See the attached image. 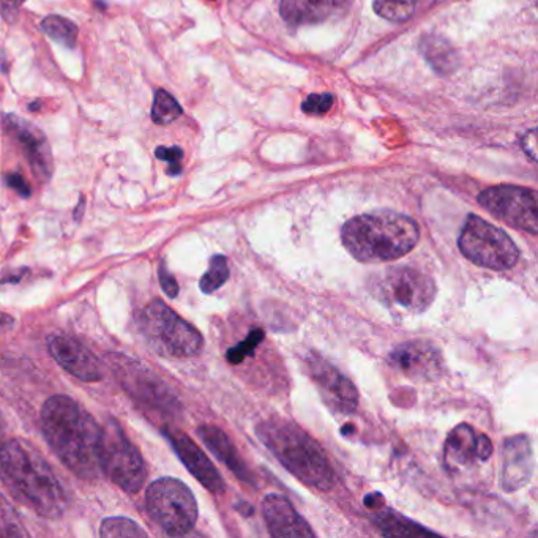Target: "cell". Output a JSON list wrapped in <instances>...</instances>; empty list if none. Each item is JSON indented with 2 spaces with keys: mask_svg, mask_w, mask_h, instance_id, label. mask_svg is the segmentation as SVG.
I'll list each match as a JSON object with an SVG mask.
<instances>
[{
  "mask_svg": "<svg viewBox=\"0 0 538 538\" xmlns=\"http://www.w3.org/2000/svg\"><path fill=\"white\" fill-rule=\"evenodd\" d=\"M42 431L62 463L81 479H97L100 468L101 428L73 398L56 395L42 409Z\"/></svg>",
  "mask_w": 538,
  "mask_h": 538,
  "instance_id": "1",
  "label": "cell"
},
{
  "mask_svg": "<svg viewBox=\"0 0 538 538\" xmlns=\"http://www.w3.org/2000/svg\"><path fill=\"white\" fill-rule=\"evenodd\" d=\"M0 479L19 504L43 518L57 520L67 510V496L53 469L23 439L0 445Z\"/></svg>",
  "mask_w": 538,
  "mask_h": 538,
  "instance_id": "2",
  "label": "cell"
},
{
  "mask_svg": "<svg viewBox=\"0 0 538 538\" xmlns=\"http://www.w3.org/2000/svg\"><path fill=\"white\" fill-rule=\"evenodd\" d=\"M419 226L397 212L365 213L344 223L341 240L352 258L360 262L395 261L419 243Z\"/></svg>",
  "mask_w": 538,
  "mask_h": 538,
  "instance_id": "3",
  "label": "cell"
},
{
  "mask_svg": "<svg viewBox=\"0 0 538 538\" xmlns=\"http://www.w3.org/2000/svg\"><path fill=\"white\" fill-rule=\"evenodd\" d=\"M259 441L303 485L329 491L335 486V471L321 445L297 423L272 417L256 428Z\"/></svg>",
  "mask_w": 538,
  "mask_h": 538,
  "instance_id": "4",
  "label": "cell"
},
{
  "mask_svg": "<svg viewBox=\"0 0 538 538\" xmlns=\"http://www.w3.org/2000/svg\"><path fill=\"white\" fill-rule=\"evenodd\" d=\"M139 326L149 348L161 357L190 359L201 354L204 348L199 330L161 300L150 302L142 310Z\"/></svg>",
  "mask_w": 538,
  "mask_h": 538,
  "instance_id": "5",
  "label": "cell"
},
{
  "mask_svg": "<svg viewBox=\"0 0 538 538\" xmlns=\"http://www.w3.org/2000/svg\"><path fill=\"white\" fill-rule=\"evenodd\" d=\"M106 360L114 378L128 393V397L141 406L142 411L161 417L176 415L180 411V403L174 393L146 365L122 354H109Z\"/></svg>",
  "mask_w": 538,
  "mask_h": 538,
  "instance_id": "6",
  "label": "cell"
},
{
  "mask_svg": "<svg viewBox=\"0 0 538 538\" xmlns=\"http://www.w3.org/2000/svg\"><path fill=\"white\" fill-rule=\"evenodd\" d=\"M146 507L150 518L171 537H184L198 521V504L184 482L171 477L155 480L147 488Z\"/></svg>",
  "mask_w": 538,
  "mask_h": 538,
  "instance_id": "7",
  "label": "cell"
},
{
  "mask_svg": "<svg viewBox=\"0 0 538 538\" xmlns=\"http://www.w3.org/2000/svg\"><path fill=\"white\" fill-rule=\"evenodd\" d=\"M461 255L475 266L504 272L516 266L520 250L507 232L479 215H469L458 239Z\"/></svg>",
  "mask_w": 538,
  "mask_h": 538,
  "instance_id": "8",
  "label": "cell"
},
{
  "mask_svg": "<svg viewBox=\"0 0 538 538\" xmlns=\"http://www.w3.org/2000/svg\"><path fill=\"white\" fill-rule=\"evenodd\" d=\"M100 468L125 493L135 494L147 479V464L117 420L101 430Z\"/></svg>",
  "mask_w": 538,
  "mask_h": 538,
  "instance_id": "9",
  "label": "cell"
},
{
  "mask_svg": "<svg viewBox=\"0 0 538 538\" xmlns=\"http://www.w3.org/2000/svg\"><path fill=\"white\" fill-rule=\"evenodd\" d=\"M373 296L392 310L423 313L436 297L433 278L412 267H390L373 278Z\"/></svg>",
  "mask_w": 538,
  "mask_h": 538,
  "instance_id": "10",
  "label": "cell"
},
{
  "mask_svg": "<svg viewBox=\"0 0 538 538\" xmlns=\"http://www.w3.org/2000/svg\"><path fill=\"white\" fill-rule=\"evenodd\" d=\"M480 206L504 221L505 225L520 231L538 234L537 193L515 185H497L486 188L479 196Z\"/></svg>",
  "mask_w": 538,
  "mask_h": 538,
  "instance_id": "11",
  "label": "cell"
},
{
  "mask_svg": "<svg viewBox=\"0 0 538 538\" xmlns=\"http://www.w3.org/2000/svg\"><path fill=\"white\" fill-rule=\"evenodd\" d=\"M2 127L13 142L23 149L35 179L48 182L53 176L54 161L45 133L37 125L16 114H5L2 117Z\"/></svg>",
  "mask_w": 538,
  "mask_h": 538,
  "instance_id": "12",
  "label": "cell"
},
{
  "mask_svg": "<svg viewBox=\"0 0 538 538\" xmlns=\"http://www.w3.org/2000/svg\"><path fill=\"white\" fill-rule=\"evenodd\" d=\"M308 373L321 392L327 406L340 414H352L359 406V392L351 379L327 360L310 355L307 359Z\"/></svg>",
  "mask_w": 538,
  "mask_h": 538,
  "instance_id": "13",
  "label": "cell"
},
{
  "mask_svg": "<svg viewBox=\"0 0 538 538\" xmlns=\"http://www.w3.org/2000/svg\"><path fill=\"white\" fill-rule=\"evenodd\" d=\"M390 365L414 381H438L444 373L441 351L428 341H408L393 349Z\"/></svg>",
  "mask_w": 538,
  "mask_h": 538,
  "instance_id": "14",
  "label": "cell"
},
{
  "mask_svg": "<svg viewBox=\"0 0 538 538\" xmlns=\"http://www.w3.org/2000/svg\"><path fill=\"white\" fill-rule=\"evenodd\" d=\"M48 349L53 359L73 378L87 384L103 379L100 360L75 338L51 335L48 338Z\"/></svg>",
  "mask_w": 538,
  "mask_h": 538,
  "instance_id": "15",
  "label": "cell"
},
{
  "mask_svg": "<svg viewBox=\"0 0 538 538\" xmlns=\"http://www.w3.org/2000/svg\"><path fill=\"white\" fill-rule=\"evenodd\" d=\"M165 434L185 468L206 490L215 494L225 491V482L221 479L220 472L188 434L179 430H171V428H166Z\"/></svg>",
  "mask_w": 538,
  "mask_h": 538,
  "instance_id": "16",
  "label": "cell"
},
{
  "mask_svg": "<svg viewBox=\"0 0 538 538\" xmlns=\"http://www.w3.org/2000/svg\"><path fill=\"white\" fill-rule=\"evenodd\" d=\"M535 460L531 441L527 436L509 438L502 453L501 486L507 493L520 490L534 475Z\"/></svg>",
  "mask_w": 538,
  "mask_h": 538,
  "instance_id": "17",
  "label": "cell"
},
{
  "mask_svg": "<svg viewBox=\"0 0 538 538\" xmlns=\"http://www.w3.org/2000/svg\"><path fill=\"white\" fill-rule=\"evenodd\" d=\"M262 515L270 534L277 538L314 537L310 524L292 507L291 502L280 494H269L262 501Z\"/></svg>",
  "mask_w": 538,
  "mask_h": 538,
  "instance_id": "18",
  "label": "cell"
},
{
  "mask_svg": "<svg viewBox=\"0 0 538 538\" xmlns=\"http://www.w3.org/2000/svg\"><path fill=\"white\" fill-rule=\"evenodd\" d=\"M348 10V0H281V18L291 26H310L338 18Z\"/></svg>",
  "mask_w": 538,
  "mask_h": 538,
  "instance_id": "19",
  "label": "cell"
},
{
  "mask_svg": "<svg viewBox=\"0 0 538 538\" xmlns=\"http://www.w3.org/2000/svg\"><path fill=\"white\" fill-rule=\"evenodd\" d=\"M199 438L206 444L207 449L217 456L221 463L226 464V468L236 474L243 482L251 483L255 485V477L251 474L245 461L242 460V456L237 452L236 445L232 444L231 439L228 438V434L225 431H221L220 428L213 425L199 426L198 431Z\"/></svg>",
  "mask_w": 538,
  "mask_h": 538,
  "instance_id": "20",
  "label": "cell"
},
{
  "mask_svg": "<svg viewBox=\"0 0 538 538\" xmlns=\"http://www.w3.org/2000/svg\"><path fill=\"white\" fill-rule=\"evenodd\" d=\"M445 464L452 471L463 468L468 464L479 461V452H477V436L471 426L458 425L453 428L449 434V439L445 442Z\"/></svg>",
  "mask_w": 538,
  "mask_h": 538,
  "instance_id": "21",
  "label": "cell"
},
{
  "mask_svg": "<svg viewBox=\"0 0 538 538\" xmlns=\"http://www.w3.org/2000/svg\"><path fill=\"white\" fill-rule=\"evenodd\" d=\"M374 521L378 524L382 534L387 537H423V535H434L433 531H428L420 524L414 523L401 513L392 509H382L374 515Z\"/></svg>",
  "mask_w": 538,
  "mask_h": 538,
  "instance_id": "22",
  "label": "cell"
},
{
  "mask_svg": "<svg viewBox=\"0 0 538 538\" xmlns=\"http://www.w3.org/2000/svg\"><path fill=\"white\" fill-rule=\"evenodd\" d=\"M422 53L433 65L434 70L442 75H449L458 68V56L449 43L438 37H426L422 40Z\"/></svg>",
  "mask_w": 538,
  "mask_h": 538,
  "instance_id": "23",
  "label": "cell"
},
{
  "mask_svg": "<svg viewBox=\"0 0 538 538\" xmlns=\"http://www.w3.org/2000/svg\"><path fill=\"white\" fill-rule=\"evenodd\" d=\"M42 29L51 40L65 48L73 49L78 43V26L64 16H48L43 19Z\"/></svg>",
  "mask_w": 538,
  "mask_h": 538,
  "instance_id": "24",
  "label": "cell"
},
{
  "mask_svg": "<svg viewBox=\"0 0 538 538\" xmlns=\"http://www.w3.org/2000/svg\"><path fill=\"white\" fill-rule=\"evenodd\" d=\"M420 0H374V12L392 23H404L412 18Z\"/></svg>",
  "mask_w": 538,
  "mask_h": 538,
  "instance_id": "25",
  "label": "cell"
},
{
  "mask_svg": "<svg viewBox=\"0 0 538 538\" xmlns=\"http://www.w3.org/2000/svg\"><path fill=\"white\" fill-rule=\"evenodd\" d=\"M182 106L177 103L166 90L158 89L155 92L154 106H152V120L157 125H169L182 116Z\"/></svg>",
  "mask_w": 538,
  "mask_h": 538,
  "instance_id": "26",
  "label": "cell"
},
{
  "mask_svg": "<svg viewBox=\"0 0 538 538\" xmlns=\"http://www.w3.org/2000/svg\"><path fill=\"white\" fill-rule=\"evenodd\" d=\"M229 280L228 259L225 256H212L209 262V269L202 275L199 281V288L204 294H212Z\"/></svg>",
  "mask_w": 538,
  "mask_h": 538,
  "instance_id": "27",
  "label": "cell"
},
{
  "mask_svg": "<svg viewBox=\"0 0 538 538\" xmlns=\"http://www.w3.org/2000/svg\"><path fill=\"white\" fill-rule=\"evenodd\" d=\"M100 535L103 538H130V537H147V532L138 526L135 521L122 518V516H114V518H106L101 523Z\"/></svg>",
  "mask_w": 538,
  "mask_h": 538,
  "instance_id": "28",
  "label": "cell"
},
{
  "mask_svg": "<svg viewBox=\"0 0 538 538\" xmlns=\"http://www.w3.org/2000/svg\"><path fill=\"white\" fill-rule=\"evenodd\" d=\"M29 537L13 505L0 494V538Z\"/></svg>",
  "mask_w": 538,
  "mask_h": 538,
  "instance_id": "29",
  "label": "cell"
},
{
  "mask_svg": "<svg viewBox=\"0 0 538 538\" xmlns=\"http://www.w3.org/2000/svg\"><path fill=\"white\" fill-rule=\"evenodd\" d=\"M262 338H264V332H262V330H253V332L248 335L247 340H243L242 343L229 349L228 354H226V359H228V362L232 363V365H239V363H242L243 360L247 359L248 355H253L256 346L261 343Z\"/></svg>",
  "mask_w": 538,
  "mask_h": 538,
  "instance_id": "30",
  "label": "cell"
},
{
  "mask_svg": "<svg viewBox=\"0 0 538 538\" xmlns=\"http://www.w3.org/2000/svg\"><path fill=\"white\" fill-rule=\"evenodd\" d=\"M333 103L335 97L332 94H313L303 101L302 111L310 116H324L332 109Z\"/></svg>",
  "mask_w": 538,
  "mask_h": 538,
  "instance_id": "31",
  "label": "cell"
},
{
  "mask_svg": "<svg viewBox=\"0 0 538 538\" xmlns=\"http://www.w3.org/2000/svg\"><path fill=\"white\" fill-rule=\"evenodd\" d=\"M155 155H157L158 160L168 161L169 176H179L180 172H182L180 160L184 158V150L180 149V147H158Z\"/></svg>",
  "mask_w": 538,
  "mask_h": 538,
  "instance_id": "32",
  "label": "cell"
},
{
  "mask_svg": "<svg viewBox=\"0 0 538 538\" xmlns=\"http://www.w3.org/2000/svg\"><path fill=\"white\" fill-rule=\"evenodd\" d=\"M158 278H160L161 289L165 291L166 296L169 299H176L179 296V283L176 278L169 272L166 262H161L160 269H158Z\"/></svg>",
  "mask_w": 538,
  "mask_h": 538,
  "instance_id": "33",
  "label": "cell"
},
{
  "mask_svg": "<svg viewBox=\"0 0 538 538\" xmlns=\"http://www.w3.org/2000/svg\"><path fill=\"white\" fill-rule=\"evenodd\" d=\"M26 0H0V15L7 23L13 24L18 19L19 8Z\"/></svg>",
  "mask_w": 538,
  "mask_h": 538,
  "instance_id": "34",
  "label": "cell"
},
{
  "mask_svg": "<svg viewBox=\"0 0 538 538\" xmlns=\"http://www.w3.org/2000/svg\"><path fill=\"white\" fill-rule=\"evenodd\" d=\"M5 184H7L8 187L13 188L19 196L29 198L30 187L27 185L26 180H24V177L21 176V174H15V172H13V174H7V176H5Z\"/></svg>",
  "mask_w": 538,
  "mask_h": 538,
  "instance_id": "35",
  "label": "cell"
},
{
  "mask_svg": "<svg viewBox=\"0 0 538 538\" xmlns=\"http://www.w3.org/2000/svg\"><path fill=\"white\" fill-rule=\"evenodd\" d=\"M477 452H479V461H488L493 455V442L485 434L477 436Z\"/></svg>",
  "mask_w": 538,
  "mask_h": 538,
  "instance_id": "36",
  "label": "cell"
},
{
  "mask_svg": "<svg viewBox=\"0 0 538 538\" xmlns=\"http://www.w3.org/2000/svg\"><path fill=\"white\" fill-rule=\"evenodd\" d=\"M535 135H537V131L531 130L524 136L523 141H521V146H523L524 152H526V154L534 161L537 160V155H535L537 154V146H535L537 138H535Z\"/></svg>",
  "mask_w": 538,
  "mask_h": 538,
  "instance_id": "37",
  "label": "cell"
},
{
  "mask_svg": "<svg viewBox=\"0 0 538 538\" xmlns=\"http://www.w3.org/2000/svg\"><path fill=\"white\" fill-rule=\"evenodd\" d=\"M15 319L10 316V314L0 311V335L2 333L10 332V330L15 329Z\"/></svg>",
  "mask_w": 538,
  "mask_h": 538,
  "instance_id": "38",
  "label": "cell"
},
{
  "mask_svg": "<svg viewBox=\"0 0 538 538\" xmlns=\"http://www.w3.org/2000/svg\"><path fill=\"white\" fill-rule=\"evenodd\" d=\"M26 273H29V270L27 269L16 270V272L10 273L8 277L2 278V280H0V283L2 284L19 283V281L23 280V277L24 275H26Z\"/></svg>",
  "mask_w": 538,
  "mask_h": 538,
  "instance_id": "39",
  "label": "cell"
},
{
  "mask_svg": "<svg viewBox=\"0 0 538 538\" xmlns=\"http://www.w3.org/2000/svg\"><path fill=\"white\" fill-rule=\"evenodd\" d=\"M84 207H86V199L83 196V198L79 199L78 207H76L75 213H73L76 221H81V218H83Z\"/></svg>",
  "mask_w": 538,
  "mask_h": 538,
  "instance_id": "40",
  "label": "cell"
},
{
  "mask_svg": "<svg viewBox=\"0 0 538 538\" xmlns=\"http://www.w3.org/2000/svg\"><path fill=\"white\" fill-rule=\"evenodd\" d=\"M38 109H42V101H32V103L29 105L30 113H37Z\"/></svg>",
  "mask_w": 538,
  "mask_h": 538,
  "instance_id": "41",
  "label": "cell"
},
{
  "mask_svg": "<svg viewBox=\"0 0 538 538\" xmlns=\"http://www.w3.org/2000/svg\"><path fill=\"white\" fill-rule=\"evenodd\" d=\"M2 436H4V422H2V417H0V441H2Z\"/></svg>",
  "mask_w": 538,
  "mask_h": 538,
  "instance_id": "42",
  "label": "cell"
}]
</instances>
